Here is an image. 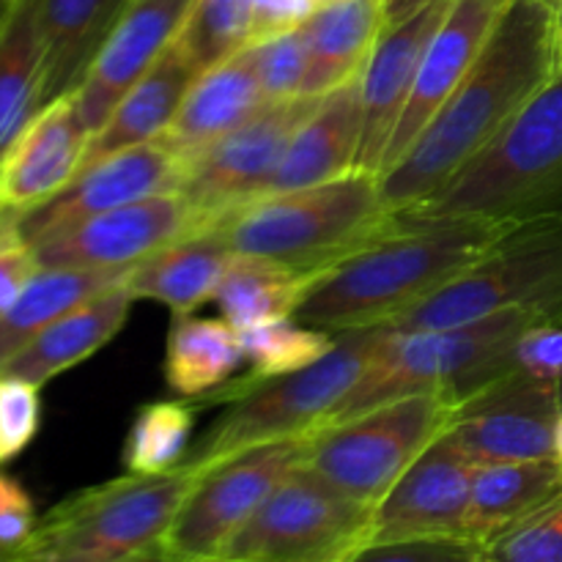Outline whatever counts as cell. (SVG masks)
Returning <instances> with one entry per match:
<instances>
[{"mask_svg":"<svg viewBox=\"0 0 562 562\" xmlns=\"http://www.w3.org/2000/svg\"><path fill=\"white\" fill-rule=\"evenodd\" d=\"M560 27L543 0H508L486 47L409 151L379 176L390 212H406L442 190L527 99L560 69Z\"/></svg>","mask_w":562,"mask_h":562,"instance_id":"1","label":"cell"},{"mask_svg":"<svg viewBox=\"0 0 562 562\" xmlns=\"http://www.w3.org/2000/svg\"><path fill=\"white\" fill-rule=\"evenodd\" d=\"M516 220L519 214L420 220L398 212L387 234L307 285L294 318L333 335L387 327L481 261Z\"/></svg>","mask_w":562,"mask_h":562,"instance_id":"2","label":"cell"},{"mask_svg":"<svg viewBox=\"0 0 562 562\" xmlns=\"http://www.w3.org/2000/svg\"><path fill=\"white\" fill-rule=\"evenodd\" d=\"M395 223L398 212L384 206L379 176L351 170L327 184L256 198L214 228L234 256L267 258L318 278Z\"/></svg>","mask_w":562,"mask_h":562,"instance_id":"3","label":"cell"},{"mask_svg":"<svg viewBox=\"0 0 562 562\" xmlns=\"http://www.w3.org/2000/svg\"><path fill=\"white\" fill-rule=\"evenodd\" d=\"M552 316L549 307H510L456 327H384L366 373L322 428L338 426L404 395L450 393L461 401L508 373L510 351L521 329Z\"/></svg>","mask_w":562,"mask_h":562,"instance_id":"4","label":"cell"},{"mask_svg":"<svg viewBox=\"0 0 562 562\" xmlns=\"http://www.w3.org/2000/svg\"><path fill=\"white\" fill-rule=\"evenodd\" d=\"M384 327H357L335 333V344L322 360L302 371L272 379H236L209 395L212 404L231 409L214 423L206 437L184 459L192 470H206L214 461L252 445L307 437L329 420L340 401L355 390L368 360L382 340Z\"/></svg>","mask_w":562,"mask_h":562,"instance_id":"5","label":"cell"},{"mask_svg":"<svg viewBox=\"0 0 562 562\" xmlns=\"http://www.w3.org/2000/svg\"><path fill=\"white\" fill-rule=\"evenodd\" d=\"M201 472L130 475L82 488L42 516L9 562H124L162 541Z\"/></svg>","mask_w":562,"mask_h":562,"instance_id":"6","label":"cell"},{"mask_svg":"<svg viewBox=\"0 0 562 562\" xmlns=\"http://www.w3.org/2000/svg\"><path fill=\"white\" fill-rule=\"evenodd\" d=\"M562 181V64L525 108L428 201L401 214L516 217L521 206Z\"/></svg>","mask_w":562,"mask_h":562,"instance_id":"7","label":"cell"},{"mask_svg":"<svg viewBox=\"0 0 562 562\" xmlns=\"http://www.w3.org/2000/svg\"><path fill=\"white\" fill-rule=\"evenodd\" d=\"M510 307L562 313V214L519 217L481 261L387 327H456Z\"/></svg>","mask_w":562,"mask_h":562,"instance_id":"8","label":"cell"},{"mask_svg":"<svg viewBox=\"0 0 562 562\" xmlns=\"http://www.w3.org/2000/svg\"><path fill=\"white\" fill-rule=\"evenodd\" d=\"M450 393H417L318 428L307 437L305 467L357 503L376 508L384 494L442 437L453 406Z\"/></svg>","mask_w":562,"mask_h":562,"instance_id":"9","label":"cell"},{"mask_svg":"<svg viewBox=\"0 0 562 562\" xmlns=\"http://www.w3.org/2000/svg\"><path fill=\"white\" fill-rule=\"evenodd\" d=\"M371 510L302 464L225 543L220 560L340 562L366 543Z\"/></svg>","mask_w":562,"mask_h":562,"instance_id":"10","label":"cell"},{"mask_svg":"<svg viewBox=\"0 0 562 562\" xmlns=\"http://www.w3.org/2000/svg\"><path fill=\"white\" fill-rule=\"evenodd\" d=\"M307 437L252 445L201 470L162 536V547L184 560H220L225 543L261 508L274 486L305 464Z\"/></svg>","mask_w":562,"mask_h":562,"instance_id":"11","label":"cell"},{"mask_svg":"<svg viewBox=\"0 0 562 562\" xmlns=\"http://www.w3.org/2000/svg\"><path fill=\"white\" fill-rule=\"evenodd\" d=\"M316 102L318 97H300L263 104L252 119L187 162L179 192L192 209L195 234L214 228L267 192L285 146Z\"/></svg>","mask_w":562,"mask_h":562,"instance_id":"12","label":"cell"},{"mask_svg":"<svg viewBox=\"0 0 562 562\" xmlns=\"http://www.w3.org/2000/svg\"><path fill=\"white\" fill-rule=\"evenodd\" d=\"M560 384L508 371L453 406L445 434L475 464L554 459Z\"/></svg>","mask_w":562,"mask_h":562,"instance_id":"13","label":"cell"},{"mask_svg":"<svg viewBox=\"0 0 562 562\" xmlns=\"http://www.w3.org/2000/svg\"><path fill=\"white\" fill-rule=\"evenodd\" d=\"M195 234V217L181 192H162L93 214L53 236L33 241L38 267L121 269Z\"/></svg>","mask_w":562,"mask_h":562,"instance_id":"14","label":"cell"},{"mask_svg":"<svg viewBox=\"0 0 562 562\" xmlns=\"http://www.w3.org/2000/svg\"><path fill=\"white\" fill-rule=\"evenodd\" d=\"M475 470V461L442 431L371 510L362 547L409 538H464Z\"/></svg>","mask_w":562,"mask_h":562,"instance_id":"15","label":"cell"},{"mask_svg":"<svg viewBox=\"0 0 562 562\" xmlns=\"http://www.w3.org/2000/svg\"><path fill=\"white\" fill-rule=\"evenodd\" d=\"M187 162L176 157L159 140L143 146L124 148L119 154L88 165L75 176L69 187L58 192L53 201L33 209L20 220V231L27 241L53 236L80 220L126 203L146 201L162 192H179L184 184Z\"/></svg>","mask_w":562,"mask_h":562,"instance_id":"16","label":"cell"},{"mask_svg":"<svg viewBox=\"0 0 562 562\" xmlns=\"http://www.w3.org/2000/svg\"><path fill=\"white\" fill-rule=\"evenodd\" d=\"M195 0H130L108 38L88 64L75 104L82 124L97 135L126 91L181 36Z\"/></svg>","mask_w":562,"mask_h":562,"instance_id":"17","label":"cell"},{"mask_svg":"<svg viewBox=\"0 0 562 562\" xmlns=\"http://www.w3.org/2000/svg\"><path fill=\"white\" fill-rule=\"evenodd\" d=\"M505 5H508V0H453L450 3L448 14L439 22L437 33L423 53L420 66H417L415 86H412L409 102L401 113L398 126L390 137L382 173H387L409 151V146L420 137L428 121L445 108V102L453 97L461 80L470 75Z\"/></svg>","mask_w":562,"mask_h":562,"instance_id":"18","label":"cell"},{"mask_svg":"<svg viewBox=\"0 0 562 562\" xmlns=\"http://www.w3.org/2000/svg\"><path fill=\"white\" fill-rule=\"evenodd\" d=\"M88 140L75 91L42 104L0 154V206L25 217L53 201L82 170Z\"/></svg>","mask_w":562,"mask_h":562,"instance_id":"19","label":"cell"},{"mask_svg":"<svg viewBox=\"0 0 562 562\" xmlns=\"http://www.w3.org/2000/svg\"><path fill=\"white\" fill-rule=\"evenodd\" d=\"M453 0H434L423 5L404 22L384 27L360 75V102H362V140L357 154L355 170L362 173H382L384 154L390 137L398 126L401 113L409 102L415 86L417 66L428 42L437 33L439 22L448 14Z\"/></svg>","mask_w":562,"mask_h":562,"instance_id":"20","label":"cell"},{"mask_svg":"<svg viewBox=\"0 0 562 562\" xmlns=\"http://www.w3.org/2000/svg\"><path fill=\"white\" fill-rule=\"evenodd\" d=\"M360 140L362 102L360 80H355L335 88L327 97H318L316 108L296 126L294 137L285 146L283 159L263 195L305 190L351 173L360 154Z\"/></svg>","mask_w":562,"mask_h":562,"instance_id":"21","label":"cell"},{"mask_svg":"<svg viewBox=\"0 0 562 562\" xmlns=\"http://www.w3.org/2000/svg\"><path fill=\"white\" fill-rule=\"evenodd\" d=\"M263 104L269 102L245 47L195 77L179 113L157 140L190 162L203 148L252 119Z\"/></svg>","mask_w":562,"mask_h":562,"instance_id":"22","label":"cell"},{"mask_svg":"<svg viewBox=\"0 0 562 562\" xmlns=\"http://www.w3.org/2000/svg\"><path fill=\"white\" fill-rule=\"evenodd\" d=\"M132 302L135 296L126 291L124 283L80 302L60 318H55L49 327H44L25 349L16 351L0 368V373H11L36 387H44L49 379L80 366L102 346H108L124 327Z\"/></svg>","mask_w":562,"mask_h":562,"instance_id":"23","label":"cell"},{"mask_svg":"<svg viewBox=\"0 0 562 562\" xmlns=\"http://www.w3.org/2000/svg\"><path fill=\"white\" fill-rule=\"evenodd\" d=\"M231 261L234 250L217 228L198 231L137 261L124 285L135 300L159 302L173 316H187L214 300Z\"/></svg>","mask_w":562,"mask_h":562,"instance_id":"24","label":"cell"},{"mask_svg":"<svg viewBox=\"0 0 562 562\" xmlns=\"http://www.w3.org/2000/svg\"><path fill=\"white\" fill-rule=\"evenodd\" d=\"M195 77V66L190 64L179 42L170 44L162 58L121 97L102 130L88 140L82 168L124 148L157 140L179 113Z\"/></svg>","mask_w":562,"mask_h":562,"instance_id":"25","label":"cell"},{"mask_svg":"<svg viewBox=\"0 0 562 562\" xmlns=\"http://www.w3.org/2000/svg\"><path fill=\"white\" fill-rule=\"evenodd\" d=\"M384 27V0H338L316 9L302 25L311 53L302 93L327 97L335 88L360 80Z\"/></svg>","mask_w":562,"mask_h":562,"instance_id":"26","label":"cell"},{"mask_svg":"<svg viewBox=\"0 0 562 562\" xmlns=\"http://www.w3.org/2000/svg\"><path fill=\"white\" fill-rule=\"evenodd\" d=\"M130 0H38L44 104L75 91Z\"/></svg>","mask_w":562,"mask_h":562,"instance_id":"27","label":"cell"},{"mask_svg":"<svg viewBox=\"0 0 562 562\" xmlns=\"http://www.w3.org/2000/svg\"><path fill=\"white\" fill-rule=\"evenodd\" d=\"M560 494L562 464L558 459L477 464L475 475H472L464 538L483 547L505 527L525 519L527 514Z\"/></svg>","mask_w":562,"mask_h":562,"instance_id":"28","label":"cell"},{"mask_svg":"<svg viewBox=\"0 0 562 562\" xmlns=\"http://www.w3.org/2000/svg\"><path fill=\"white\" fill-rule=\"evenodd\" d=\"M130 269L38 267L14 305L0 316V368L66 311L124 283Z\"/></svg>","mask_w":562,"mask_h":562,"instance_id":"29","label":"cell"},{"mask_svg":"<svg viewBox=\"0 0 562 562\" xmlns=\"http://www.w3.org/2000/svg\"><path fill=\"white\" fill-rule=\"evenodd\" d=\"M38 0H11L0 16V154L44 104Z\"/></svg>","mask_w":562,"mask_h":562,"instance_id":"30","label":"cell"},{"mask_svg":"<svg viewBox=\"0 0 562 562\" xmlns=\"http://www.w3.org/2000/svg\"><path fill=\"white\" fill-rule=\"evenodd\" d=\"M313 280V274H302L267 258L234 256L214 291V305L236 329L294 318Z\"/></svg>","mask_w":562,"mask_h":562,"instance_id":"31","label":"cell"},{"mask_svg":"<svg viewBox=\"0 0 562 562\" xmlns=\"http://www.w3.org/2000/svg\"><path fill=\"white\" fill-rule=\"evenodd\" d=\"M245 360L239 329L225 318L176 316L168 335L165 379L181 395H209L231 382Z\"/></svg>","mask_w":562,"mask_h":562,"instance_id":"32","label":"cell"},{"mask_svg":"<svg viewBox=\"0 0 562 562\" xmlns=\"http://www.w3.org/2000/svg\"><path fill=\"white\" fill-rule=\"evenodd\" d=\"M195 404L151 401L140 406L126 434L121 464L130 475H165L184 464L190 453Z\"/></svg>","mask_w":562,"mask_h":562,"instance_id":"33","label":"cell"},{"mask_svg":"<svg viewBox=\"0 0 562 562\" xmlns=\"http://www.w3.org/2000/svg\"><path fill=\"white\" fill-rule=\"evenodd\" d=\"M239 340L245 360L250 362V373L245 379L258 382L313 366L333 349L335 335L305 327L296 318H278V322L239 329Z\"/></svg>","mask_w":562,"mask_h":562,"instance_id":"34","label":"cell"},{"mask_svg":"<svg viewBox=\"0 0 562 562\" xmlns=\"http://www.w3.org/2000/svg\"><path fill=\"white\" fill-rule=\"evenodd\" d=\"M195 71L212 69L250 44L247 0H195L184 31L176 38Z\"/></svg>","mask_w":562,"mask_h":562,"instance_id":"35","label":"cell"},{"mask_svg":"<svg viewBox=\"0 0 562 562\" xmlns=\"http://www.w3.org/2000/svg\"><path fill=\"white\" fill-rule=\"evenodd\" d=\"M481 552L494 562H562V494L497 532Z\"/></svg>","mask_w":562,"mask_h":562,"instance_id":"36","label":"cell"},{"mask_svg":"<svg viewBox=\"0 0 562 562\" xmlns=\"http://www.w3.org/2000/svg\"><path fill=\"white\" fill-rule=\"evenodd\" d=\"M252 66H256L258 82L267 97V102H285V99L305 97L307 66H311V53H307V38L302 27L283 33V36L267 38V42L247 44Z\"/></svg>","mask_w":562,"mask_h":562,"instance_id":"37","label":"cell"},{"mask_svg":"<svg viewBox=\"0 0 562 562\" xmlns=\"http://www.w3.org/2000/svg\"><path fill=\"white\" fill-rule=\"evenodd\" d=\"M42 426V398L36 384L0 373V467L22 453Z\"/></svg>","mask_w":562,"mask_h":562,"instance_id":"38","label":"cell"},{"mask_svg":"<svg viewBox=\"0 0 562 562\" xmlns=\"http://www.w3.org/2000/svg\"><path fill=\"white\" fill-rule=\"evenodd\" d=\"M351 562H477L481 543L470 538H409V541L373 543L349 554Z\"/></svg>","mask_w":562,"mask_h":562,"instance_id":"39","label":"cell"},{"mask_svg":"<svg viewBox=\"0 0 562 562\" xmlns=\"http://www.w3.org/2000/svg\"><path fill=\"white\" fill-rule=\"evenodd\" d=\"M510 371L562 384V324L558 318H541L521 329L510 351Z\"/></svg>","mask_w":562,"mask_h":562,"instance_id":"40","label":"cell"},{"mask_svg":"<svg viewBox=\"0 0 562 562\" xmlns=\"http://www.w3.org/2000/svg\"><path fill=\"white\" fill-rule=\"evenodd\" d=\"M38 261L31 241L22 236L20 225L0 234V316L14 305L27 280L36 274Z\"/></svg>","mask_w":562,"mask_h":562,"instance_id":"41","label":"cell"},{"mask_svg":"<svg viewBox=\"0 0 562 562\" xmlns=\"http://www.w3.org/2000/svg\"><path fill=\"white\" fill-rule=\"evenodd\" d=\"M38 516L20 481L0 472V549L14 554L31 538Z\"/></svg>","mask_w":562,"mask_h":562,"instance_id":"42","label":"cell"},{"mask_svg":"<svg viewBox=\"0 0 562 562\" xmlns=\"http://www.w3.org/2000/svg\"><path fill=\"white\" fill-rule=\"evenodd\" d=\"M250 44L296 31L316 14V0H247Z\"/></svg>","mask_w":562,"mask_h":562,"instance_id":"43","label":"cell"},{"mask_svg":"<svg viewBox=\"0 0 562 562\" xmlns=\"http://www.w3.org/2000/svg\"><path fill=\"white\" fill-rule=\"evenodd\" d=\"M434 3V0H384V14H387V25L395 22H404L406 16H412L415 11H420L423 5Z\"/></svg>","mask_w":562,"mask_h":562,"instance_id":"44","label":"cell"},{"mask_svg":"<svg viewBox=\"0 0 562 562\" xmlns=\"http://www.w3.org/2000/svg\"><path fill=\"white\" fill-rule=\"evenodd\" d=\"M124 562H225V560H184V558H176L173 552H168V549L162 547V541L154 543V547L143 549V552L132 554L130 560Z\"/></svg>","mask_w":562,"mask_h":562,"instance_id":"45","label":"cell"},{"mask_svg":"<svg viewBox=\"0 0 562 562\" xmlns=\"http://www.w3.org/2000/svg\"><path fill=\"white\" fill-rule=\"evenodd\" d=\"M554 459L562 464V409L558 415V423H554Z\"/></svg>","mask_w":562,"mask_h":562,"instance_id":"46","label":"cell"},{"mask_svg":"<svg viewBox=\"0 0 562 562\" xmlns=\"http://www.w3.org/2000/svg\"><path fill=\"white\" fill-rule=\"evenodd\" d=\"M543 3H547V9L552 11L554 22H558L560 27V38H562V0H543Z\"/></svg>","mask_w":562,"mask_h":562,"instance_id":"47","label":"cell"},{"mask_svg":"<svg viewBox=\"0 0 562 562\" xmlns=\"http://www.w3.org/2000/svg\"><path fill=\"white\" fill-rule=\"evenodd\" d=\"M9 3H11V0H0V16L5 14V9H9Z\"/></svg>","mask_w":562,"mask_h":562,"instance_id":"48","label":"cell"},{"mask_svg":"<svg viewBox=\"0 0 562 562\" xmlns=\"http://www.w3.org/2000/svg\"><path fill=\"white\" fill-rule=\"evenodd\" d=\"M333 3H338V0H316L318 9H322V5H333Z\"/></svg>","mask_w":562,"mask_h":562,"instance_id":"49","label":"cell"},{"mask_svg":"<svg viewBox=\"0 0 562 562\" xmlns=\"http://www.w3.org/2000/svg\"><path fill=\"white\" fill-rule=\"evenodd\" d=\"M11 560V554L9 552H3V549H0V562H9Z\"/></svg>","mask_w":562,"mask_h":562,"instance_id":"50","label":"cell"},{"mask_svg":"<svg viewBox=\"0 0 562 562\" xmlns=\"http://www.w3.org/2000/svg\"><path fill=\"white\" fill-rule=\"evenodd\" d=\"M477 562H494V560H492V558H486V554L481 552V560H477Z\"/></svg>","mask_w":562,"mask_h":562,"instance_id":"51","label":"cell"},{"mask_svg":"<svg viewBox=\"0 0 562 562\" xmlns=\"http://www.w3.org/2000/svg\"><path fill=\"white\" fill-rule=\"evenodd\" d=\"M340 562H351V560H349V558H346V560H340Z\"/></svg>","mask_w":562,"mask_h":562,"instance_id":"52","label":"cell"},{"mask_svg":"<svg viewBox=\"0 0 562 562\" xmlns=\"http://www.w3.org/2000/svg\"><path fill=\"white\" fill-rule=\"evenodd\" d=\"M560 395H562V384H560Z\"/></svg>","mask_w":562,"mask_h":562,"instance_id":"53","label":"cell"},{"mask_svg":"<svg viewBox=\"0 0 562 562\" xmlns=\"http://www.w3.org/2000/svg\"><path fill=\"white\" fill-rule=\"evenodd\" d=\"M560 47H562V38H560Z\"/></svg>","mask_w":562,"mask_h":562,"instance_id":"54","label":"cell"}]
</instances>
